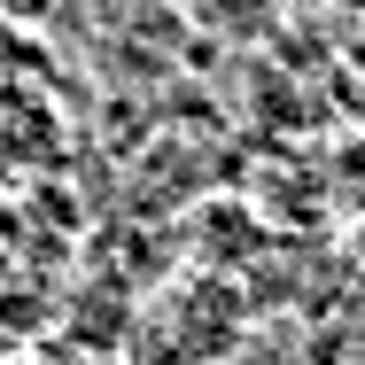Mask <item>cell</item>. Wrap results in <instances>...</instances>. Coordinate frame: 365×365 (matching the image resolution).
Returning a JSON list of instances; mask_svg holds the SVG:
<instances>
[]
</instances>
